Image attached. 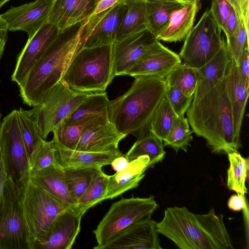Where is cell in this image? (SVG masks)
Masks as SVG:
<instances>
[{"label": "cell", "mask_w": 249, "mask_h": 249, "mask_svg": "<svg viewBox=\"0 0 249 249\" xmlns=\"http://www.w3.org/2000/svg\"><path fill=\"white\" fill-rule=\"evenodd\" d=\"M232 7L235 10L237 14L242 17L239 6V0H227Z\"/></svg>", "instance_id": "cell-51"}, {"label": "cell", "mask_w": 249, "mask_h": 249, "mask_svg": "<svg viewBox=\"0 0 249 249\" xmlns=\"http://www.w3.org/2000/svg\"><path fill=\"white\" fill-rule=\"evenodd\" d=\"M166 96L174 112L179 117L184 116L193 99V96L188 97L177 88L168 86Z\"/></svg>", "instance_id": "cell-41"}, {"label": "cell", "mask_w": 249, "mask_h": 249, "mask_svg": "<svg viewBox=\"0 0 249 249\" xmlns=\"http://www.w3.org/2000/svg\"><path fill=\"white\" fill-rule=\"evenodd\" d=\"M230 166L227 170V186L237 194L248 193L246 181L249 168V158H244L238 152L228 154Z\"/></svg>", "instance_id": "cell-33"}, {"label": "cell", "mask_w": 249, "mask_h": 249, "mask_svg": "<svg viewBox=\"0 0 249 249\" xmlns=\"http://www.w3.org/2000/svg\"><path fill=\"white\" fill-rule=\"evenodd\" d=\"M147 29L156 37L166 27L170 16L191 1L187 0H144Z\"/></svg>", "instance_id": "cell-28"}, {"label": "cell", "mask_w": 249, "mask_h": 249, "mask_svg": "<svg viewBox=\"0 0 249 249\" xmlns=\"http://www.w3.org/2000/svg\"><path fill=\"white\" fill-rule=\"evenodd\" d=\"M149 158L142 156L129 161L124 169L110 175L104 200L113 199L136 188L148 168Z\"/></svg>", "instance_id": "cell-22"}, {"label": "cell", "mask_w": 249, "mask_h": 249, "mask_svg": "<svg viewBox=\"0 0 249 249\" xmlns=\"http://www.w3.org/2000/svg\"><path fill=\"white\" fill-rule=\"evenodd\" d=\"M65 178L70 195L76 204L102 167L63 168Z\"/></svg>", "instance_id": "cell-30"}, {"label": "cell", "mask_w": 249, "mask_h": 249, "mask_svg": "<svg viewBox=\"0 0 249 249\" xmlns=\"http://www.w3.org/2000/svg\"><path fill=\"white\" fill-rule=\"evenodd\" d=\"M10 0H0V9L5 3L9 1Z\"/></svg>", "instance_id": "cell-53"}, {"label": "cell", "mask_w": 249, "mask_h": 249, "mask_svg": "<svg viewBox=\"0 0 249 249\" xmlns=\"http://www.w3.org/2000/svg\"><path fill=\"white\" fill-rule=\"evenodd\" d=\"M230 55L225 40L217 53L206 64L197 69V83L193 98L203 96L216 85L225 74Z\"/></svg>", "instance_id": "cell-25"}, {"label": "cell", "mask_w": 249, "mask_h": 249, "mask_svg": "<svg viewBox=\"0 0 249 249\" xmlns=\"http://www.w3.org/2000/svg\"><path fill=\"white\" fill-rule=\"evenodd\" d=\"M129 161L124 155H123L114 159L110 165L114 171L119 172L126 168Z\"/></svg>", "instance_id": "cell-48"}, {"label": "cell", "mask_w": 249, "mask_h": 249, "mask_svg": "<svg viewBox=\"0 0 249 249\" xmlns=\"http://www.w3.org/2000/svg\"><path fill=\"white\" fill-rule=\"evenodd\" d=\"M109 177L103 171L98 174L72 207L74 210L83 215L88 209L103 201Z\"/></svg>", "instance_id": "cell-34"}, {"label": "cell", "mask_w": 249, "mask_h": 249, "mask_svg": "<svg viewBox=\"0 0 249 249\" xmlns=\"http://www.w3.org/2000/svg\"><path fill=\"white\" fill-rule=\"evenodd\" d=\"M0 147L9 175L20 186L30 177L28 157L21 136L16 109L4 117L0 125Z\"/></svg>", "instance_id": "cell-11"}, {"label": "cell", "mask_w": 249, "mask_h": 249, "mask_svg": "<svg viewBox=\"0 0 249 249\" xmlns=\"http://www.w3.org/2000/svg\"><path fill=\"white\" fill-rule=\"evenodd\" d=\"M188 0V1H192L193 0Z\"/></svg>", "instance_id": "cell-55"}, {"label": "cell", "mask_w": 249, "mask_h": 249, "mask_svg": "<svg viewBox=\"0 0 249 249\" xmlns=\"http://www.w3.org/2000/svg\"><path fill=\"white\" fill-rule=\"evenodd\" d=\"M109 100L106 92L90 93L89 96L62 122L71 123L91 116L108 117Z\"/></svg>", "instance_id": "cell-32"}, {"label": "cell", "mask_w": 249, "mask_h": 249, "mask_svg": "<svg viewBox=\"0 0 249 249\" xmlns=\"http://www.w3.org/2000/svg\"><path fill=\"white\" fill-rule=\"evenodd\" d=\"M181 64L179 55L156 39L124 75H151L165 78Z\"/></svg>", "instance_id": "cell-13"}, {"label": "cell", "mask_w": 249, "mask_h": 249, "mask_svg": "<svg viewBox=\"0 0 249 249\" xmlns=\"http://www.w3.org/2000/svg\"><path fill=\"white\" fill-rule=\"evenodd\" d=\"M54 143L57 163L63 168L103 167L110 164L114 159L123 155L120 150L107 153L80 151L66 148Z\"/></svg>", "instance_id": "cell-24"}, {"label": "cell", "mask_w": 249, "mask_h": 249, "mask_svg": "<svg viewBox=\"0 0 249 249\" xmlns=\"http://www.w3.org/2000/svg\"><path fill=\"white\" fill-rule=\"evenodd\" d=\"M126 136L108 121L86 131L81 137L75 150L97 153L116 151L119 150L120 142Z\"/></svg>", "instance_id": "cell-21"}, {"label": "cell", "mask_w": 249, "mask_h": 249, "mask_svg": "<svg viewBox=\"0 0 249 249\" xmlns=\"http://www.w3.org/2000/svg\"><path fill=\"white\" fill-rule=\"evenodd\" d=\"M52 0L54 1V0Z\"/></svg>", "instance_id": "cell-56"}, {"label": "cell", "mask_w": 249, "mask_h": 249, "mask_svg": "<svg viewBox=\"0 0 249 249\" xmlns=\"http://www.w3.org/2000/svg\"><path fill=\"white\" fill-rule=\"evenodd\" d=\"M114 78L111 45L83 48L72 58L61 80L81 92H104Z\"/></svg>", "instance_id": "cell-5"}, {"label": "cell", "mask_w": 249, "mask_h": 249, "mask_svg": "<svg viewBox=\"0 0 249 249\" xmlns=\"http://www.w3.org/2000/svg\"><path fill=\"white\" fill-rule=\"evenodd\" d=\"M108 121L107 117L91 116L69 123L62 122L53 131V139L61 146L75 150L81 137L86 131Z\"/></svg>", "instance_id": "cell-27"}, {"label": "cell", "mask_w": 249, "mask_h": 249, "mask_svg": "<svg viewBox=\"0 0 249 249\" xmlns=\"http://www.w3.org/2000/svg\"><path fill=\"white\" fill-rule=\"evenodd\" d=\"M186 114L193 132L206 141L212 152L228 154L241 147L234 136L225 74L206 94L193 98Z\"/></svg>", "instance_id": "cell-1"}, {"label": "cell", "mask_w": 249, "mask_h": 249, "mask_svg": "<svg viewBox=\"0 0 249 249\" xmlns=\"http://www.w3.org/2000/svg\"><path fill=\"white\" fill-rule=\"evenodd\" d=\"M231 5L227 0H212L210 10L220 30L224 31Z\"/></svg>", "instance_id": "cell-42"}, {"label": "cell", "mask_w": 249, "mask_h": 249, "mask_svg": "<svg viewBox=\"0 0 249 249\" xmlns=\"http://www.w3.org/2000/svg\"><path fill=\"white\" fill-rule=\"evenodd\" d=\"M158 205L154 197H131L113 203L93 231L99 249L115 235L132 224L150 218Z\"/></svg>", "instance_id": "cell-8"}, {"label": "cell", "mask_w": 249, "mask_h": 249, "mask_svg": "<svg viewBox=\"0 0 249 249\" xmlns=\"http://www.w3.org/2000/svg\"><path fill=\"white\" fill-rule=\"evenodd\" d=\"M29 170H40L50 165L56 164L55 144L53 139L44 140L28 158Z\"/></svg>", "instance_id": "cell-39"}, {"label": "cell", "mask_w": 249, "mask_h": 249, "mask_svg": "<svg viewBox=\"0 0 249 249\" xmlns=\"http://www.w3.org/2000/svg\"><path fill=\"white\" fill-rule=\"evenodd\" d=\"M228 206L230 209L235 212L244 210L248 207L245 195H232L228 200Z\"/></svg>", "instance_id": "cell-45"}, {"label": "cell", "mask_w": 249, "mask_h": 249, "mask_svg": "<svg viewBox=\"0 0 249 249\" xmlns=\"http://www.w3.org/2000/svg\"><path fill=\"white\" fill-rule=\"evenodd\" d=\"M156 39L145 29L115 41L111 45L114 77L124 75Z\"/></svg>", "instance_id": "cell-17"}, {"label": "cell", "mask_w": 249, "mask_h": 249, "mask_svg": "<svg viewBox=\"0 0 249 249\" xmlns=\"http://www.w3.org/2000/svg\"><path fill=\"white\" fill-rule=\"evenodd\" d=\"M100 0H54L46 22L55 25L59 32L80 22H85Z\"/></svg>", "instance_id": "cell-20"}, {"label": "cell", "mask_w": 249, "mask_h": 249, "mask_svg": "<svg viewBox=\"0 0 249 249\" xmlns=\"http://www.w3.org/2000/svg\"><path fill=\"white\" fill-rule=\"evenodd\" d=\"M126 8L118 26L116 40L147 29L144 0H125Z\"/></svg>", "instance_id": "cell-29"}, {"label": "cell", "mask_w": 249, "mask_h": 249, "mask_svg": "<svg viewBox=\"0 0 249 249\" xmlns=\"http://www.w3.org/2000/svg\"><path fill=\"white\" fill-rule=\"evenodd\" d=\"M18 187L20 207L35 246L47 236L56 217L69 207L31 177Z\"/></svg>", "instance_id": "cell-6"}, {"label": "cell", "mask_w": 249, "mask_h": 249, "mask_svg": "<svg viewBox=\"0 0 249 249\" xmlns=\"http://www.w3.org/2000/svg\"><path fill=\"white\" fill-rule=\"evenodd\" d=\"M221 33L210 9L207 10L185 38L179 54L183 63L199 69L209 62L225 41Z\"/></svg>", "instance_id": "cell-10"}, {"label": "cell", "mask_w": 249, "mask_h": 249, "mask_svg": "<svg viewBox=\"0 0 249 249\" xmlns=\"http://www.w3.org/2000/svg\"><path fill=\"white\" fill-rule=\"evenodd\" d=\"M1 112L0 111V124H1Z\"/></svg>", "instance_id": "cell-54"}, {"label": "cell", "mask_w": 249, "mask_h": 249, "mask_svg": "<svg viewBox=\"0 0 249 249\" xmlns=\"http://www.w3.org/2000/svg\"><path fill=\"white\" fill-rule=\"evenodd\" d=\"M21 136L28 158L45 140L41 137L36 121L30 110L16 109Z\"/></svg>", "instance_id": "cell-36"}, {"label": "cell", "mask_w": 249, "mask_h": 249, "mask_svg": "<svg viewBox=\"0 0 249 249\" xmlns=\"http://www.w3.org/2000/svg\"><path fill=\"white\" fill-rule=\"evenodd\" d=\"M157 231L180 249H233L223 215L213 208L206 214H195L186 207H168Z\"/></svg>", "instance_id": "cell-2"}, {"label": "cell", "mask_w": 249, "mask_h": 249, "mask_svg": "<svg viewBox=\"0 0 249 249\" xmlns=\"http://www.w3.org/2000/svg\"><path fill=\"white\" fill-rule=\"evenodd\" d=\"M8 175L5 159L3 152L0 147V201L1 198L5 182Z\"/></svg>", "instance_id": "cell-46"}, {"label": "cell", "mask_w": 249, "mask_h": 249, "mask_svg": "<svg viewBox=\"0 0 249 249\" xmlns=\"http://www.w3.org/2000/svg\"><path fill=\"white\" fill-rule=\"evenodd\" d=\"M83 215L68 207L61 213L53 222L47 236L36 241L34 249H71L81 229Z\"/></svg>", "instance_id": "cell-18"}, {"label": "cell", "mask_w": 249, "mask_h": 249, "mask_svg": "<svg viewBox=\"0 0 249 249\" xmlns=\"http://www.w3.org/2000/svg\"><path fill=\"white\" fill-rule=\"evenodd\" d=\"M249 47L244 50L236 63L240 76L246 88H249Z\"/></svg>", "instance_id": "cell-43"}, {"label": "cell", "mask_w": 249, "mask_h": 249, "mask_svg": "<svg viewBox=\"0 0 249 249\" xmlns=\"http://www.w3.org/2000/svg\"><path fill=\"white\" fill-rule=\"evenodd\" d=\"M134 77L125 93L109 101L108 117L119 132L138 139L149 132L154 113L166 95L167 84L164 78L157 76Z\"/></svg>", "instance_id": "cell-3"}, {"label": "cell", "mask_w": 249, "mask_h": 249, "mask_svg": "<svg viewBox=\"0 0 249 249\" xmlns=\"http://www.w3.org/2000/svg\"><path fill=\"white\" fill-rule=\"evenodd\" d=\"M8 31L6 23L0 15V36L8 37Z\"/></svg>", "instance_id": "cell-50"}, {"label": "cell", "mask_w": 249, "mask_h": 249, "mask_svg": "<svg viewBox=\"0 0 249 249\" xmlns=\"http://www.w3.org/2000/svg\"><path fill=\"white\" fill-rule=\"evenodd\" d=\"M239 2L242 18L249 29V0H239Z\"/></svg>", "instance_id": "cell-49"}, {"label": "cell", "mask_w": 249, "mask_h": 249, "mask_svg": "<svg viewBox=\"0 0 249 249\" xmlns=\"http://www.w3.org/2000/svg\"><path fill=\"white\" fill-rule=\"evenodd\" d=\"M192 132L187 118L178 116L163 141V145L171 147L177 152L180 149L187 152V147L193 140Z\"/></svg>", "instance_id": "cell-38"}, {"label": "cell", "mask_w": 249, "mask_h": 249, "mask_svg": "<svg viewBox=\"0 0 249 249\" xmlns=\"http://www.w3.org/2000/svg\"><path fill=\"white\" fill-rule=\"evenodd\" d=\"M8 37L0 36V59L2 57Z\"/></svg>", "instance_id": "cell-52"}, {"label": "cell", "mask_w": 249, "mask_h": 249, "mask_svg": "<svg viewBox=\"0 0 249 249\" xmlns=\"http://www.w3.org/2000/svg\"><path fill=\"white\" fill-rule=\"evenodd\" d=\"M90 93L74 91L60 80L43 101L31 110L44 140L89 96Z\"/></svg>", "instance_id": "cell-9"}, {"label": "cell", "mask_w": 249, "mask_h": 249, "mask_svg": "<svg viewBox=\"0 0 249 249\" xmlns=\"http://www.w3.org/2000/svg\"><path fill=\"white\" fill-rule=\"evenodd\" d=\"M83 25L80 22L59 32L18 85L24 104L33 107L38 105L61 80L72 58L81 49Z\"/></svg>", "instance_id": "cell-4"}, {"label": "cell", "mask_w": 249, "mask_h": 249, "mask_svg": "<svg viewBox=\"0 0 249 249\" xmlns=\"http://www.w3.org/2000/svg\"><path fill=\"white\" fill-rule=\"evenodd\" d=\"M199 0H193L170 16L165 28L156 39L168 42H176L185 39L193 27L199 9Z\"/></svg>", "instance_id": "cell-23"}, {"label": "cell", "mask_w": 249, "mask_h": 249, "mask_svg": "<svg viewBox=\"0 0 249 249\" xmlns=\"http://www.w3.org/2000/svg\"><path fill=\"white\" fill-rule=\"evenodd\" d=\"M53 1L36 0L17 7L12 6L0 16L8 31L25 32L29 39L46 23Z\"/></svg>", "instance_id": "cell-14"}, {"label": "cell", "mask_w": 249, "mask_h": 249, "mask_svg": "<svg viewBox=\"0 0 249 249\" xmlns=\"http://www.w3.org/2000/svg\"><path fill=\"white\" fill-rule=\"evenodd\" d=\"M30 177L68 207L75 205L67 187L63 168L59 164L31 171Z\"/></svg>", "instance_id": "cell-26"}, {"label": "cell", "mask_w": 249, "mask_h": 249, "mask_svg": "<svg viewBox=\"0 0 249 249\" xmlns=\"http://www.w3.org/2000/svg\"><path fill=\"white\" fill-rule=\"evenodd\" d=\"M177 117L165 95L154 113L150 123L149 132L163 141Z\"/></svg>", "instance_id": "cell-37"}, {"label": "cell", "mask_w": 249, "mask_h": 249, "mask_svg": "<svg viewBox=\"0 0 249 249\" xmlns=\"http://www.w3.org/2000/svg\"><path fill=\"white\" fill-rule=\"evenodd\" d=\"M164 79L167 86L177 88L188 97L192 96L197 83V69L184 63L180 64Z\"/></svg>", "instance_id": "cell-35"}, {"label": "cell", "mask_w": 249, "mask_h": 249, "mask_svg": "<svg viewBox=\"0 0 249 249\" xmlns=\"http://www.w3.org/2000/svg\"><path fill=\"white\" fill-rule=\"evenodd\" d=\"M124 0H100L91 15H96L106 11Z\"/></svg>", "instance_id": "cell-47"}, {"label": "cell", "mask_w": 249, "mask_h": 249, "mask_svg": "<svg viewBox=\"0 0 249 249\" xmlns=\"http://www.w3.org/2000/svg\"><path fill=\"white\" fill-rule=\"evenodd\" d=\"M126 8L124 1L106 11L91 15L83 22L80 34L82 48L111 45L116 40L117 29Z\"/></svg>", "instance_id": "cell-12"}, {"label": "cell", "mask_w": 249, "mask_h": 249, "mask_svg": "<svg viewBox=\"0 0 249 249\" xmlns=\"http://www.w3.org/2000/svg\"><path fill=\"white\" fill-rule=\"evenodd\" d=\"M225 79L231 110L234 136L236 141L241 143L240 132L249 92L231 54L225 73Z\"/></svg>", "instance_id": "cell-19"}, {"label": "cell", "mask_w": 249, "mask_h": 249, "mask_svg": "<svg viewBox=\"0 0 249 249\" xmlns=\"http://www.w3.org/2000/svg\"><path fill=\"white\" fill-rule=\"evenodd\" d=\"M240 19L242 18L231 6L229 16L223 31L226 37L231 36L235 33Z\"/></svg>", "instance_id": "cell-44"}, {"label": "cell", "mask_w": 249, "mask_h": 249, "mask_svg": "<svg viewBox=\"0 0 249 249\" xmlns=\"http://www.w3.org/2000/svg\"><path fill=\"white\" fill-rule=\"evenodd\" d=\"M248 35L249 29L244 20L240 19L235 33L226 37L227 48L236 63L245 48L249 47Z\"/></svg>", "instance_id": "cell-40"}, {"label": "cell", "mask_w": 249, "mask_h": 249, "mask_svg": "<svg viewBox=\"0 0 249 249\" xmlns=\"http://www.w3.org/2000/svg\"><path fill=\"white\" fill-rule=\"evenodd\" d=\"M59 33V30L55 25L46 22L27 40L18 56L15 68L11 76L12 81L19 85L24 80Z\"/></svg>", "instance_id": "cell-15"}, {"label": "cell", "mask_w": 249, "mask_h": 249, "mask_svg": "<svg viewBox=\"0 0 249 249\" xmlns=\"http://www.w3.org/2000/svg\"><path fill=\"white\" fill-rule=\"evenodd\" d=\"M162 142L148 132L137 139L124 156L129 161L142 156H147L149 158L148 168L152 167L164 158L166 152Z\"/></svg>", "instance_id": "cell-31"}, {"label": "cell", "mask_w": 249, "mask_h": 249, "mask_svg": "<svg viewBox=\"0 0 249 249\" xmlns=\"http://www.w3.org/2000/svg\"><path fill=\"white\" fill-rule=\"evenodd\" d=\"M157 224L151 217L137 221L115 235L99 249H161Z\"/></svg>", "instance_id": "cell-16"}, {"label": "cell", "mask_w": 249, "mask_h": 249, "mask_svg": "<svg viewBox=\"0 0 249 249\" xmlns=\"http://www.w3.org/2000/svg\"><path fill=\"white\" fill-rule=\"evenodd\" d=\"M0 249H34L20 207L18 187L10 175L0 201Z\"/></svg>", "instance_id": "cell-7"}]
</instances>
